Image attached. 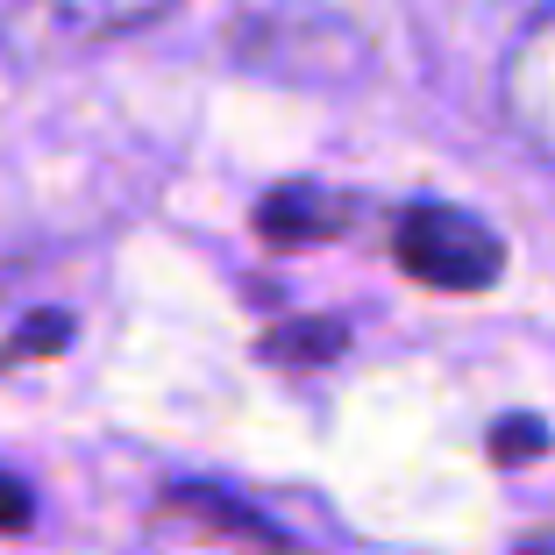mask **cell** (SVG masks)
Segmentation results:
<instances>
[{
	"instance_id": "cell-1",
	"label": "cell",
	"mask_w": 555,
	"mask_h": 555,
	"mask_svg": "<svg viewBox=\"0 0 555 555\" xmlns=\"http://www.w3.org/2000/svg\"><path fill=\"white\" fill-rule=\"evenodd\" d=\"M392 257H399L406 278H421L435 293H485V285H499V271H506L499 229L477 221V214H463V207H441V199H421V207L399 214Z\"/></svg>"
},
{
	"instance_id": "cell-2",
	"label": "cell",
	"mask_w": 555,
	"mask_h": 555,
	"mask_svg": "<svg viewBox=\"0 0 555 555\" xmlns=\"http://www.w3.org/2000/svg\"><path fill=\"white\" fill-rule=\"evenodd\" d=\"M171 0H15L0 15V50L15 65H50V57H79L93 43L143 29Z\"/></svg>"
},
{
	"instance_id": "cell-3",
	"label": "cell",
	"mask_w": 555,
	"mask_h": 555,
	"mask_svg": "<svg viewBox=\"0 0 555 555\" xmlns=\"http://www.w3.org/2000/svg\"><path fill=\"white\" fill-rule=\"evenodd\" d=\"M499 107H506V129L555 164V8L520 29L506 72H499Z\"/></svg>"
},
{
	"instance_id": "cell-4",
	"label": "cell",
	"mask_w": 555,
	"mask_h": 555,
	"mask_svg": "<svg viewBox=\"0 0 555 555\" xmlns=\"http://www.w3.org/2000/svg\"><path fill=\"white\" fill-rule=\"evenodd\" d=\"M349 207L335 193H321V185H278L271 199L257 207V229L271 235V243H313V235H343Z\"/></svg>"
},
{
	"instance_id": "cell-5",
	"label": "cell",
	"mask_w": 555,
	"mask_h": 555,
	"mask_svg": "<svg viewBox=\"0 0 555 555\" xmlns=\"http://www.w3.org/2000/svg\"><path fill=\"white\" fill-rule=\"evenodd\" d=\"M327 357V349H343V327L327 321V327H299V335H271V357Z\"/></svg>"
},
{
	"instance_id": "cell-6",
	"label": "cell",
	"mask_w": 555,
	"mask_h": 555,
	"mask_svg": "<svg viewBox=\"0 0 555 555\" xmlns=\"http://www.w3.org/2000/svg\"><path fill=\"white\" fill-rule=\"evenodd\" d=\"M548 441V427L527 421V413H513V421H499V463H520L527 449H541Z\"/></svg>"
},
{
	"instance_id": "cell-7",
	"label": "cell",
	"mask_w": 555,
	"mask_h": 555,
	"mask_svg": "<svg viewBox=\"0 0 555 555\" xmlns=\"http://www.w3.org/2000/svg\"><path fill=\"white\" fill-rule=\"evenodd\" d=\"M29 485H22L15 470H0V534H22V527H29Z\"/></svg>"
}]
</instances>
